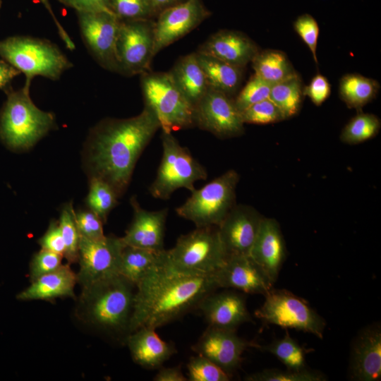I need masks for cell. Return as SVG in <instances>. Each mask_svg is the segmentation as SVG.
<instances>
[{
	"label": "cell",
	"mask_w": 381,
	"mask_h": 381,
	"mask_svg": "<svg viewBox=\"0 0 381 381\" xmlns=\"http://www.w3.org/2000/svg\"><path fill=\"white\" fill-rule=\"evenodd\" d=\"M217 289L212 274L177 271L167 263L164 255L135 286L129 334L145 327L157 329L179 319L197 310L202 299Z\"/></svg>",
	"instance_id": "cell-1"
},
{
	"label": "cell",
	"mask_w": 381,
	"mask_h": 381,
	"mask_svg": "<svg viewBox=\"0 0 381 381\" xmlns=\"http://www.w3.org/2000/svg\"><path fill=\"white\" fill-rule=\"evenodd\" d=\"M159 128L156 116L145 106L135 116L99 123L89 139L91 176L107 182L120 197L129 184L138 159Z\"/></svg>",
	"instance_id": "cell-2"
},
{
	"label": "cell",
	"mask_w": 381,
	"mask_h": 381,
	"mask_svg": "<svg viewBox=\"0 0 381 381\" xmlns=\"http://www.w3.org/2000/svg\"><path fill=\"white\" fill-rule=\"evenodd\" d=\"M135 286L120 274L82 288L78 315L111 334H129Z\"/></svg>",
	"instance_id": "cell-3"
},
{
	"label": "cell",
	"mask_w": 381,
	"mask_h": 381,
	"mask_svg": "<svg viewBox=\"0 0 381 381\" xmlns=\"http://www.w3.org/2000/svg\"><path fill=\"white\" fill-rule=\"evenodd\" d=\"M25 87L8 92L0 111V139L13 151L27 150L55 124L54 115L39 109Z\"/></svg>",
	"instance_id": "cell-4"
},
{
	"label": "cell",
	"mask_w": 381,
	"mask_h": 381,
	"mask_svg": "<svg viewBox=\"0 0 381 381\" xmlns=\"http://www.w3.org/2000/svg\"><path fill=\"white\" fill-rule=\"evenodd\" d=\"M0 56L25 74L23 87L27 90H30L35 76L57 80L72 65L53 43L25 36H13L1 40Z\"/></svg>",
	"instance_id": "cell-5"
},
{
	"label": "cell",
	"mask_w": 381,
	"mask_h": 381,
	"mask_svg": "<svg viewBox=\"0 0 381 381\" xmlns=\"http://www.w3.org/2000/svg\"><path fill=\"white\" fill-rule=\"evenodd\" d=\"M227 256L217 226L196 227L180 236L165 253L166 262L172 268L194 274H212Z\"/></svg>",
	"instance_id": "cell-6"
},
{
	"label": "cell",
	"mask_w": 381,
	"mask_h": 381,
	"mask_svg": "<svg viewBox=\"0 0 381 381\" xmlns=\"http://www.w3.org/2000/svg\"><path fill=\"white\" fill-rule=\"evenodd\" d=\"M141 87L145 107L156 116L163 132L193 127L194 105L169 73H143Z\"/></svg>",
	"instance_id": "cell-7"
},
{
	"label": "cell",
	"mask_w": 381,
	"mask_h": 381,
	"mask_svg": "<svg viewBox=\"0 0 381 381\" xmlns=\"http://www.w3.org/2000/svg\"><path fill=\"white\" fill-rule=\"evenodd\" d=\"M161 139L162 159L150 193L155 198L167 200L179 188L193 191L196 181L207 179L206 169L171 133L162 131Z\"/></svg>",
	"instance_id": "cell-8"
},
{
	"label": "cell",
	"mask_w": 381,
	"mask_h": 381,
	"mask_svg": "<svg viewBox=\"0 0 381 381\" xmlns=\"http://www.w3.org/2000/svg\"><path fill=\"white\" fill-rule=\"evenodd\" d=\"M238 173L229 169L200 189L176 209L177 214L196 227L218 226L235 205Z\"/></svg>",
	"instance_id": "cell-9"
},
{
	"label": "cell",
	"mask_w": 381,
	"mask_h": 381,
	"mask_svg": "<svg viewBox=\"0 0 381 381\" xmlns=\"http://www.w3.org/2000/svg\"><path fill=\"white\" fill-rule=\"evenodd\" d=\"M265 297L264 303L255 313V317L262 322L323 338L326 322L304 299L289 291L273 288Z\"/></svg>",
	"instance_id": "cell-10"
},
{
	"label": "cell",
	"mask_w": 381,
	"mask_h": 381,
	"mask_svg": "<svg viewBox=\"0 0 381 381\" xmlns=\"http://www.w3.org/2000/svg\"><path fill=\"white\" fill-rule=\"evenodd\" d=\"M116 55L119 71L145 73L154 55V23L147 20H120Z\"/></svg>",
	"instance_id": "cell-11"
},
{
	"label": "cell",
	"mask_w": 381,
	"mask_h": 381,
	"mask_svg": "<svg viewBox=\"0 0 381 381\" xmlns=\"http://www.w3.org/2000/svg\"><path fill=\"white\" fill-rule=\"evenodd\" d=\"M125 246L121 237L80 238V270L77 277L81 287L119 274L121 257Z\"/></svg>",
	"instance_id": "cell-12"
},
{
	"label": "cell",
	"mask_w": 381,
	"mask_h": 381,
	"mask_svg": "<svg viewBox=\"0 0 381 381\" xmlns=\"http://www.w3.org/2000/svg\"><path fill=\"white\" fill-rule=\"evenodd\" d=\"M194 125L219 138L237 137L244 132V123L234 101L210 87L194 105Z\"/></svg>",
	"instance_id": "cell-13"
},
{
	"label": "cell",
	"mask_w": 381,
	"mask_h": 381,
	"mask_svg": "<svg viewBox=\"0 0 381 381\" xmlns=\"http://www.w3.org/2000/svg\"><path fill=\"white\" fill-rule=\"evenodd\" d=\"M83 40L104 68L119 71L116 40L120 20L112 12L78 13Z\"/></svg>",
	"instance_id": "cell-14"
},
{
	"label": "cell",
	"mask_w": 381,
	"mask_h": 381,
	"mask_svg": "<svg viewBox=\"0 0 381 381\" xmlns=\"http://www.w3.org/2000/svg\"><path fill=\"white\" fill-rule=\"evenodd\" d=\"M209 15L200 0H186L162 10L154 23V55L192 31Z\"/></svg>",
	"instance_id": "cell-15"
},
{
	"label": "cell",
	"mask_w": 381,
	"mask_h": 381,
	"mask_svg": "<svg viewBox=\"0 0 381 381\" xmlns=\"http://www.w3.org/2000/svg\"><path fill=\"white\" fill-rule=\"evenodd\" d=\"M258 346L238 337L236 330L208 326L192 349L231 375L239 367L243 352Z\"/></svg>",
	"instance_id": "cell-16"
},
{
	"label": "cell",
	"mask_w": 381,
	"mask_h": 381,
	"mask_svg": "<svg viewBox=\"0 0 381 381\" xmlns=\"http://www.w3.org/2000/svg\"><path fill=\"white\" fill-rule=\"evenodd\" d=\"M218 288H232L250 294H267L273 283L249 255H228L212 274Z\"/></svg>",
	"instance_id": "cell-17"
},
{
	"label": "cell",
	"mask_w": 381,
	"mask_h": 381,
	"mask_svg": "<svg viewBox=\"0 0 381 381\" xmlns=\"http://www.w3.org/2000/svg\"><path fill=\"white\" fill-rule=\"evenodd\" d=\"M262 217L253 207L234 205L217 226L228 255H249Z\"/></svg>",
	"instance_id": "cell-18"
},
{
	"label": "cell",
	"mask_w": 381,
	"mask_h": 381,
	"mask_svg": "<svg viewBox=\"0 0 381 381\" xmlns=\"http://www.w3.org/2000/svg\"><path fill=\"white\" fill-rule=\"evenodd\" d=\"M350 378L356 381H378L381 377V328L375 324L356 337L351 351Z\"/></svg>",
	"instance_id": "cell-19"
},
{
	"label": "cell",
	"mask_w": 381,
	"mask_h": 381,
	"mask_svg": "<svg viewBox=\"0 0 381 381\" xmlns=\"http://www.w3.org/2000/svg\"><path fill=\"white\" fill-rule=\"evenodd\" d=\"M133 210V220L121 237L125 245L150 249L164 250L165 224L169 209L148 211L143 209L135 197L130 200Z\"/></svg>",
	"instance_id": "cell-20"
},
{
	"label": "cell",
	"mask_w": 381,
	"mask_h": 381,
	"mask_svg": "<svg viewBox=\"0 0 381 381\" xmlns=\"http://www.w3.org/2000/svg\"><path fill=\"white\" fill-rule=\"evenodd\" d=\"M197 310L205 318L208 326L234 329L241 325L252 322L244 296L234 291H214L200 303Z\"/></svg>",
	"instance_id": "cell-21"
},
{
	"label": "cell",
	"mask_w": 381,
	"mask_h": 381,
	"mask_svg": "<svg viewBox=\"0 0 381 381\" xmlns=\"http://www.w3.org/2000/svg\"><path fill=\"white\" fill-rule=\"evenodd\" d=\"M285 244L277 222L262 217L249 255L274 284L285 259Z\"/></svg>",
	"instance_id": "cell-22"
},
{
	"label": "cell",
	"mask_w": 381,
	"mask_h": 381,
	"mask_svg": "<svg viewBox=\"0 0 381 381\" xmlns=\"http://www.w3.org/2000/svg\"><path fill=\"white\" fill-rule=\"evenodd\" d=\"M258 52L257 44L243 32L224 30L211 35L198 53L243 68Z\"/></svg>",
	"instance_id": "cell-23"
},
{
	"label": "cell",
	"mask_w": 381,
	"mask_h": 381,
	"mask_svg": "<svg viewBox=\"0 0 381 381\" xmlns=\"http://www.w3.org/2000/svg\"><path fill=\"white\" fill-rule=\"evenodd\" d=\"M125 342L133 361L147 369L159 368L176 353L175 346L162 339L152 327H141L128 334Z\"/></svg>",
	"instance_id": "cell-24"
},
{
	"label": "cell",
	"mask_w": 381,
	"mask_h": 381,
	"mask_svg": "<svg viewBox=\"0 0 381 381\" xmlns=\"http://www.w3.org/2000/svg\"><path fill=\"white\" fill-rule=\"evenodd\" d=\"M78 282L77 274L69 264L61 265L56 270L44 274L17 295L20 301L50 300L57 297H73Z\"/></svg>",
	"instance_id": "cell-25"
},
{
	"label": "cell",
	"mask_w": 381,
	"mask_h": 381,
	"mask_svg": "<svg viewBox=\"0 0 381 381\" xmlns=\"http://www.w3.org/2000/svg\"><path fill=\"white\" fill-rule=\"evenodd\" d=\"M169 73L181 92L193 105L203 97L209 88L197 53L189 54L180 58Z\"/></svg>",
	"instance_id": "cell-26"
},
{
	"label": "cell",
	"mask_w": 381,
	"mask_h": 381,
	"mask_svg": "<svg viewBox=\"0 0 381 381\" xmlns=\"http://www.w3.org/2000/svg\"><path fill=\"white\" fill-rule=\"evenodd\" d=\"M165 250L126 245L121 253L119 274L136 286L150 270L163 260Z\"/></svg>",
	"instance_id": "cell-27"
},
{
	"label": "cell",
	"mask_w": 381,
	"mask_h": 381,
	"mask_svg": "<svg viewBox=\"0 0 381 381\" xmlns=\"http://www.w3.org/2000/svg\"><path fill=\"white\" fill-rule=\"evenodd\" d=\"M208 87L230 96L238 87L242 68L197 52Z\"/></svg>",
	"instance_id": "cell-28"
},
{
	"label": "cell",
	"mask_w": 381,
	"mask_h": 381,
	"mask_svg": "<svg viewBox=\"0 0 381 381\" xmlns=\"http://www.w3.org/2000/svg\"><path fill=\"white\" fill-rule=\"evenodd\" d=\"M251 62L255 75L272 85L296 74L286 54L279 50L259 51Z\"/></svg>",
	"instance_id": "cell-29"
},
{
	"label": "cell",
	"mask_w": 381,
	"mask_h": 381,
	"mask_svg": "<svg viewBox=\"0 0 381 381\" xmlns=\"http://www.w3.org/2000/svg\"><path fill=\"white\" fill-rule=\"evenodd\" d=\"M380 89L379 83L357 73L344 75L339 82V96L349 108L361 109L372 101Z\"/></svg>",
	"instance_id": "cell-30"
},
{
	"label": "cell",
	"mask_w": 381,
	"mask_h": 381,
	"mask_svg": "<svg viewBox=\"0 0 381 381\" xmlns=\"http://www.w3.org/2000/svg\"><path fill=\"white\" fill-rule=\"evenodd\" d=\"M303 87L300 76L294 75L272 85L269 99L279 109L285 119L295 116L301 107Z\"/></svg>",
	"instance_id": "cell-31"
},
{
	"label": "cell",
	"mask_w": 381,
	"mask_h": 381,
	"mask_svg": "<svg viewBox=\"0 0 381 381\" xmlns=\"http://www.w3.org/2000/svg\"><path fill=\"white\" fill-rule=\"evenodd\" d=\"M258 349L273 354L288 370L300 371L307 369L305 349L287 332L284 337L267 345H259Z\"/></svg>",
	"instance_id": "cell-32"
},
{
	"label": "cell",
	"mask_w": 381,
	"mask_h": 381,
	"mask_svg": "<svg viewBox=\"0 0 381 381\" xmlns=\"http://www.w3.org/2000/svg\"><path fill=\"white\" fill-rule=\"evenodd\" d=\"M380 127V119L376 115L359 112L344 126L340 139L347 144H358L375 137Z\"/></svg>",
	"instance_id": "cell-33"
},
{
	"label": "cell",
	"mask_w": 381,
	"mask_h": 381,
	"mask_svg": "<svg viewBox=\"0 0 381 381\" xmlns=\"http://www.w3.org/2000/svg\"><path fill=\"white\" fill-rule=\"evenodd\" d=\"M119 195L115 190L103 179L91 176L87 203L104 223L111 210L116 205Z\"/></svg>",
	"instance_id": "cell-34"
},
{
	"label": "cell",
	"mask_w": 381,
	"mask_h": 381,
	"mask_svg": "<svg viewBox=\"0 0 381 381\" xmlns=\"http://www.w3.org/2000/svg\"><path fill=\"white\" fill-rule=\"evenodd\" d=\"M75 212L71 202L61 210L59 224L65 243L64 258L68 264L78 261L80 235L76 224Z\"/></svg>",
	"instance_id": "cell-35"
},
{
	"label": "cell",
	"mask_w": 381,
	"mask_h": 381,
	"mask_svg": "<svg viewBox=\"0 0 381 381\" xmlns=\"http://www.w3.org/2000/svg\"><path fill=\"white\" fill-rule=\"evenodd\" d=\"M188 380L229 381L231 375L208 358L197 354L187 364Z\"/></svg>",
	"instance_id": "cell-36"
},
{
	"label": "cell",
	"mask_w": 381,
	"mask_h": 381,
	"mask_svg": "<svg viewBox=\"0 0 381 381\" xmlns=\"http://www.w3.org/2000/svg\"><path fill=\"white\" fill-rule=\"evenodd\" d=\"M247 381H324L326 378L315 371L305 369L300 371L265 369L245 377Z\"/></svg>",
	"instance_id": "cell-37"
},
{
	"label": "cell",
	"mask_w": 381,
	"mask_h": 381,
	"mask_svg": "<svg viewBox=\"0 0 381 381\" xmlns=\"http://www.w3.org/2000/svg\"><path fill=\"white\" fill-rule=\"evenodd\" d=\"M244 123L268 124L284 120L279 109L268 98L241 111Z\"/></svg>",
	"instance_id": "cell-38"
},
{
	"label": "cell",
	"mask_w": 381,
	"mask_h": 381,
	"mask_svg": "<svg viewBox=\"0 0 381 381\" xmlns=\"http://www.w3.org/2000/svg\"><path fill=\"white\" fill-rule=\"evenodd\" d=\"M108 6L121 20H147L155 13L149 0H109Z\"/></svg>",
	"instance_id": "cell-39"
},
{
	"label": "cell",
	"mask_w": 381,
	"mask_h": 381,
	"mask_svg": "<svg viewBox=\"0 0 381 381\" xmlns=\"http://www.w3.org/2000/svg\"><path fill=\"white\" fill-rule=\"evenodd\" d=\"M272 87V85L254 74L234 100L236 107L241 112L255 103L268 99Z\"/></svg>",
	"instance_id": "cell-40"
},
{
	"label": "cell",
	"mask_w": 381,
	"mask_h": 381,
	"mask_svg": "<svg viewBox=\"0 0 381 381\" xmlns=\"http://www.w3.org/2000/svg\"><path fill=\"white\" fill-rule=\"evenodd\" d=\"M294 28L309 48L313 59L318 65L316 52L320 30L316 20L311 15L304 13L298 16L294 21Z\"/></svg>",
	"instance_id": "cell-41"
},
{
	"label": "cell",
	"mask_w": 381,
	"mask_h": 381,
	"mask_svg": "<svg viewBox=\"0 0 381 381\" xmlns=\"http://www.w3.org/2000/svg\"><path fill=\"white\" fill-rule=\"evenodd\" d=\"M63 258L61 254L41 248L30 263V276L32 282L59 268L62 265Z\"/></svg>",
	"instance_id": "cell-42"
},
{
	"label": "cell",
	"mask_w": 381,
	"mask_h": 381,
	"mask_svg": "<svg viewBox=\"0 0 381 381\" xmlns=\"http://www.w3.org/2000/svg\"><path fill=\"white\" fill-rule=\"evenodd\" d=\"M76 224L80 238L87 239H98L105 235L103 231L102 220L94 212L80 210L75 212Z\"/></svg>",
	"instance_id": "cell-43"
},
{
	"label": "cell",
	"mask_w": 381,
	"mask_h": 381,
	"mask_svg": "<svg viewBox=\"0 0 381 381\" xmlns=\"http://www.w3.org/2000/svg\"><path fill=\"white\" fill-rule=\"evenodd\" d=\"M331 86L322 75L317 74L308 85L303 88V95L308 96L316 106L321 105L329 96Z\"/></svg>",
	"instance_id": "cell-44"
},
{
	"label": "cell",
	"mask_w": 381,
	"mask_h": 381,
	"mask_svg": "<svg viewBox=\"0 0 381 381\" xmlns=\"http://www.w3.org/2000/svg\"><path fill=\"white\" fill-rule=\"evenodd\" d=\"M39 244L45 249L64 256L65 243L59 222L52 221L45 234L39 240Z\"/></svg>",
	"instance_id": "cell-45"
},
{
	"label": "cell",
	"mask_w": 381,
	"mask_h": 381,
	"mask_svg": "<svg viewBox=\"0 0 381 381\" xmlns=\"http://www.w3.org/2000/svg\"><path fill=\"white\" fill-rule=\"evenodd\" d=\"M62 4L77 11L78 13L112 12L104 0H59ZM113 13V12H112Z\"/></svg>",
	"instance_id": "cell-46"
},
{
	"label": "cell",
	"mask_w": 381,
	"mask_h": 381,
	"mask_svg": "<svg viewBox=\"0 0 381 381\" xmlns=\"http://www.w3.org/2000/svg\"><path fill=\"white\" fill-rule=\"evenodd\" d=\"M155 381H186L188 379L183 375L180 366L159 368L155 375Z\"/></svg>",
	"instance_id": "cell-47"
},
{
	"label": "cell",
	"mask_w": 381,
	"mask_h": 381,
	"mask_svg": "<svg viewBox=\"0 0 381 381\" xmlns=\"http://www.w3.org/2000/svg\"><path fill=\"white\" fill-rule=\"evenodd\" d=\"M46 8V9L49 12L52 16L54 22L56 25V27L58 30L59 37L63 40L67 49L70 50H73L75 49V44L72 40L71 39L68 34L66 32L65 29L62 27L58 19L56 18L54 13L53 12L52 7L50 6L49 0H39Z\"/></svg>",
	"instance_id": "cell-48"
},
{
	"label": "cell",
	"mask_w": 381,
	"mask_h": 381,
	"mask_svg": "<svg viewBox=\"0 0 381 381\" xmlns=\"http://www.w3.org/2000/svg\"><path fill=\"white\" fill-rule=\"evenodd\" d=\"M20 72L4 60H0V88L6 87Z\"/></svg>",
	"instance_id": "cell-49"
},
{
	"label": "cell",
	"mask_w": 381,
	"mask_h": 381,
	"mask_svg": "<svg viewBox=\"0 0 381 381\" xmlns=\"http://www.w3.org/2000/svg\"><path fill=\"white\" fill-rule=\"evenodd\" d=\"M154 12L163 8H168L179 0H149ZM173 6V5H172Z\"/></svg>",
	"instance_id": "cell-50"
},
{
	"label": "cell",
	"mask_w": 381,
	"mask_h": 381,
	"mask_svg": "<svg viewBox=\"0 0 381 381\" xmlns=\"http://www.w3.org/2000/svg\"><path fill=\"white\" fill-rule=\"evenodd\" d=\"M104 1L106 4V5L109 7V6H108L109 0H104Z\"/></svg>",
	"instance_id": "cell-51"
}]
</instances>
